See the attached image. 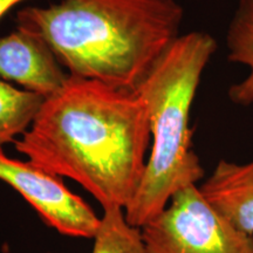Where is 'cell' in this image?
<instances>
[{"label": "cell", "instance_id": "cell-9", "mask_svg": "<svg viewBox=\"0 0 253 253\" xmlns=\"http://www.w3.org/2000/svg\"><path fill=\"white\" fill-rule=\"evenodd\" d=\"M43 100L0 79V148L14 143L30 129Z\"/></svg>", "mask_w": 253, "mask_h": 253}, {"label": "cell", "instance_id": "cell-7", "mask_svg": "<svg viewBox=\"0 0 253 253\" xmlns=\"http://www.w3.org/2000/svg\"><path fill=\"white\" fill-rule=\"evenodd\" d=\"M199 190L232 225L253 235V161L245 164L220 161Z\"/></svg>", "mask_w": 253, "mask_h": 253}, {"label": "cell", "instance_id": "cell-6", "mask_svg": "<svg viewBox=\"0 0 253 253\" xmlns=\"http://www.w3.org/2000/svg\"><path fill=\"white\" fill-rule=\"evenodd\" d=\"M69 74L50 47L30 31L18 27L0 37V79L48 97L61 88Z\"/></svg>", "mask_w": 253, "mask_h": 253}, {"label": "cell", "instance_id": "cell-11", "mask_svg": "<svg viewBox=\"0 0 253 253\" xmlns=\"http://www.w3.org/2000/svg\"><path fill=\"white\" fill-rule=\"evenodd\" d=\"M25 0H0V20L4 18L6 13H8L12 8L20 4Z\"/></svg>", "mask_w": 253, "mask_h": 253}, {"label": "cell", "instance_id": "cell-5", "mask_svg": "<svg viewBox=\"0 0 253 253\" xmlns=\"http://www.w3.org/2000/svg\"><path fill=\"white\" fill-rule=\"evenodd\" d=\"M0 181L13 188L46 225L59 233L78 238H94L101 217L80 196L72 192L61 178L30 161L21 162L0 148Z\"/></svg>", "mask_w": 253, "mask_h": 253}, {"label": "cell", "instance_id": "cell-12", "mask_svg": "<svg viewBox=\"0 0 253 253\" xmlns=\"http://www.w3.org/2000/svg\"><path fill=\"white\" fill-rule=\"evenodd\" d=\"M48 253H52V252H48Z\"/></svg>", "mask_w": 253, "mask_h": 253}, {"label": "cell", "instance_id": "cell-1", "mask_svg": "<svg viewBox=\"0 0 253 253\" xmlns=\"http://www.w3.org/2000/svg\"><path fill=\"white\" fill-rule=\"evenodd\" d=\"M150 141L137 90L69 75L14 147L45 171L79 183L103 209H126L144 175Z\"/></svg>", "mask_w": 253, "mask_h": 253}, {"label": "cell", "instance_id": "cell-2", "mask_svg": "<svg viewBox=\"0 0 253 253\" xmlns=\"http://www.w3.org/2000/svg\"><path fill=\"white\" fill-rule=\"evenodd\" d=\"M183 13L176 0H61L20 9L17 24L69 75L136 91L179 37Z\"/></svg>", "mask_w": 253, "mask_h": 253}, {"label": "cell", "instance_id": "cell-4", "mask_svg": "<svg viewBox=\"0 0 253 253\" xmlns=\"http://www.w3.org/2000/svg\"><path fill=\"white\" fill-rule=\"evenodd\" d=\"M141 232L148 253H253V235L221 216L196 184L177 191Z\"/></svg>", "mask_w": 253, "mask_h": 253}, {"label": "cell", "instance_id": "cell-10", "mask_svg": "<svg viewBox=\"0 0 253 253\" xmlns=\"http://www.w3.org/2000/svg\"><path fill=\"white\" fill-rule=\"evenodd\" d=\"M91 253H148L140 227L132 226L126 218L125 209H103L100 225L94 236Z\"/></svg>", "mask_w": 253, "mask_h": 253}, {"label": "cell", "instance_id": "cell-3", "mask_svg": "<svg viewBox=\"0 0 253 253\" xmlns=\"http://www.w3.org/2000/svg\"><path fill=\"white\" fill-rule=\"evenodd\" d=\"M217 42L204 32L179 36L137 88L148 109L151 147L137 191L125 209L132 226L156 217L173 195L203 177L192 150L190 110Z\"/></svg>", "mask_w": 253, "mask_h": 253}, {"label": "cell", "instance_id": "cell-8", "mask_svg": "<svg viewBox=\"0 0 253 253\" xmlns=\"http://www.w3.org/2000/svg\"><path fill=\"white\" fill-rule=\"evenodd\" d=\"M231 62L248 68V75L229 90L231 101L240 106L253 103V0H239L227 30Z\"/></svg>", "mask_w": 253, "mask_h": 253}]
</instances>
